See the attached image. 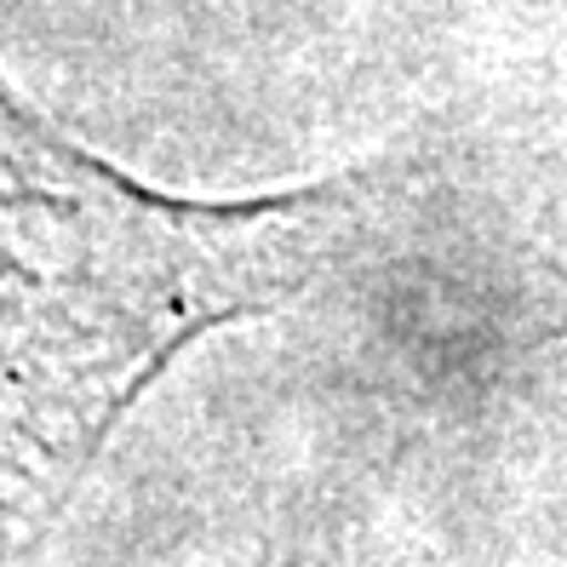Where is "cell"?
<instances>
[{"mask_svg":"<svg viewBox=\"0 0 567 567\" xmlns=\"http://www.w3.org/2000/svg\"><path fill=\"white\" fill-rule=\"evenodd\" d=\"M355 202L344 178L252 202L150 189L0 75V436L70 487L189 339L305 292Z\"/></svg>","mask_w":567,"mask_h":567,"instance_id":"6da1fadb","label":"cell"}]
</instances>
